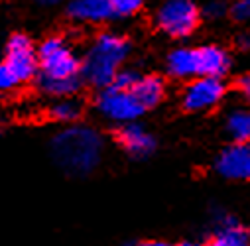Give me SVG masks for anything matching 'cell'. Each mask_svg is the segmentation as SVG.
<instances>
[{
    "mask_svg": "<svg viewBox=\"0 0 250 246\" xmlns=\"http://www.w3.org/2000/svg\"><path fill=\"white\" fill-rule=\"evenodd\" d=\"M209 242L215 246H248L250 228L242 225L232 213L219 209L211 215V232Z\"/></svg>",
    "mask_w": 250,
    "mask_h": 246,
    "instance_id": "9",
    "label": "cell"
},
{
    "mask_svg": "<svg viewBox=\"0 0 250 246\" xmlns=\"http://www.w3.org/2000/svg\"><path fill=\"white\" fill-rule=\"evenodd\" d=\"M236 45L242 49V51H250V34L248 32H242L236 36Z\"/></svg>",
    "mask_w": 250,
    "mask_h": 246,
    "instance_id": "24",
    "label": "cell"
},
{
    "mask_svg": "<svg viewBox=\"0 0 250 246\" xmlns=\"http://www.w3.org/2000/svg\"><path fill=\"white\" fill-rule=\"evenodd\" d=\"M36 79H38L40 91L51 99L73 97L85 85L81 77H43V75H38Z\"/></svg>",
    "mask_w": 250,
    "mask_h": 246,
    "instance_id": "15",
    "label": "cell"
},
{
    "mask_svg": "<svg viewBox=\"0 0 250 246\" xmlns=\"http://www.w3.org/2000/svg\"><path fill=\"white\" fill-rule=\"evenodd\" d=\"M114 138H116V144L122 148V152L130 156L132 160H148L150 156H154L158 148L156 136L144 124H140L138 120L118 124Z\"/></svg>",
    "mask_w": 250,
    "mask_h": 246,
    "instance_id": "8",
    "label": "cell"
},
{
    "mask_svg": "<svg viewBox=\"0 0 250 246\" xmlns=\"http://www.w3.org/2000/svg\"><path fill=\"white\" fill-rule=\"evenodd\" d=\"M2 61L16 73V77L24 83H30L40 73V57L38 47L26 34H12L6 41Z\"/></svg>",
    "mask_w": 250,
    "mask_h": 246,
    "instance_id": "7",
    "label": "cell"
},
{
    "mask_svg": "<svg viewBox=\"0 0 250 246\" xmlns=\"http://www.w3.org/2000/svg\"><path fill=\"white\" fill-rule=\"evenodd\" d=\"M229 16L236 24H248L250 22V0H232L229 6Z\"/></svg>",
    "mask_w": 250,
    "mask_h": 246,
    "instance_id": "21",
    "label": "cell"
},
{
    "mask_svg": "<svg viewBox=\"0 0 250 246\" xmlns=\"http://www.w3.org/2000/svg\"><path fill=\"white\" fill-rule=\"evenodd\" d=\"M140 75H142V73H138L136 69L120 67V71L116 73L112 85H116V87H120V89H128V91H132V87L136 85V81L140 79Z\"/></svg>",
    "mask_w": 250,
    "mask_h": 246,
    "instance_id": "22",
    "label": "cell"
},
{
    "mask_svg": "<svg viewBox=\"0 0 250 246\" xmlns=\"http://www.w3.org/2000/svg\"><path fill=\"white\" fill-rule=\"evenodd\" d=\"M34 2H36L38 6H42V8H53V6H57V4L63 2V0H34Z\"/></svg>",
    "mask_w": 250,
    "mask_h": 246,
    "instance_id": "25",
    "label": "cell"
},
{
    "mask_svg": "<svg viewBox=\"0 0 250 246\" xmlns=\"http://www.w3.org/2000/svg\"><path fill=\"white\" fill-rule=\"evenodd\" d=\"M132 43L126 36L116 32H101L81 57V79L93 89L112 85L116 73L128 61Z\"/></svg>",
    "mask_w": 250,
    "mask_h": 246,
    "instance_id": "2",
    "label": "cell"
},
{
    "mask_svg": "<svg viewBox=\"0 0 250 246\" xmlns=\"http://www.w3.org/2000/svg\"><path fill=\"white\" fill-rule=\"evenodd\" d=\"M215 171L227 181H250V144L232 142L215 158Z\"/></svg>",
    "mask_w": 250,
    "mask_h": 246,
    "instance_id": "10",
    "label": "cell"
},
{
    "mask_svg": "<svg viewBox=\"0 0 250 246\" xmlns=\"http://www.w3.org/2000/svg\"><path fill=\"white\" fill-rule=\"evenodd\" d=\"M40 73L43 77H81V57L63 36H49L38 45Z\"/></svg>",
    "mask_w": 250,
    "mask_h": 246,
    "instance_id": "4",
    "label": "cell"
},
{
    "mask_svg": "<svg viewBox=\"0 0 250 246\" xmlns=\"http://www.w3.org/2000/svg\"><path fill=\"white\" fill-rule=\"evenodd\" d=\"M166 73L177 81H189L199 77V61L197 47L177 45L166 55Z\"/></svg>",
    "mask_w": 250,
    "mask_h": 246,
    "instance_id": "12",
    "label": "cell"
},
{
    "mask_svg": "<svg viewBox=\"0 0 250 246\" xmlns=\"http://www.w3.org/2000/svg\"><path fill=\"white\" fill-rule=\"evenodd\" d=\"M227 97L223 77L199 75L187 81L181 93V108L185 112H205L219 106Z\"/></svg>",
    "mask_w": 250,
    "mask_h": 246,
    "instance_id": "6",
    "label": "cell"
},
{
    "mask_svg": "<svg viewBox=\"0 0 250 246\" xmlns=\"http://www.w3.org/2000/svg\"><path fill=\"white\" fill-rule=\"evenodd\" d=\"M51 162L71 177H87L93 173L104 156V138L99 130L87 124H65L63 130L49 140Z\"/></svg>",
    "mask_w": 250,
    "mask_h": 246,
    "instance_id": "1",
    "label": "cell"
},
{
    "mask_svg": "<svg viewBox=\"0 0 250 246\" xmlns=\"http://www.w3.org/2000/svg\"><path fill=\"white\" fill-rule=\"evenodd\" d=\"M47 114L59 124H73V122H79V118L83 116V102L77 99V95L55 99Z\"/></svg>",
    "mask_w": 250,
    "mask_h": 246,
    "instance_id": "17",
    "label": "cell"
},
{
    "mask_svg": "<svg viewBox=\"0 0 250 246\" xmlns=\"http://www.w3.org/2000/svg\"><path fill=\"white\" fill-rule=\"evenodd\" d=\"M229 6L230 4L227 0H209V2L201 8V14H203V18L217 22V20H223L225 16H229Z\"/></svg>",
    "mask_w": 250,
    "mask_h": 246,
    "instance_id": "19",
    "label": "cell"
},
{
    "mask_svg": "<svg viewBox=\"0 0 250 246\" xmlns=\"http://www.w3.org/2000/svg\"><path fill=\"white\" fill-rule=\"evenodd\" d=\"M65 14L69 20L77 24H106L108 20L116 18L110 6V0H69L65 6Z\"/></svg>",
    "mask_w": 250,
    "mask_h": 246,
    "instance_id": "11",
    "label": "cell"
},
{
    "mask_svg": "<svg viewBox=\"0 0 250 246\" xmlns=\"http://www.w3.org/2000/svg\"><path fill=\"white\" fill-rule=\"evenodd\" d=\"M197 61H199V75L211 77H227L232 67L230 51L217 43L197 45Z\"/></svg>",
    "mask_w": 250,
    "mask_h": 246,
    "instance_id": "13",
    "label": "cell"
},
{
    "mask_svg": "<svg viewBox=\"0 0 250 246\" xmlns=\"http://www.w3.org/2000/svg\"><path fill=\"white\" fill-rule=\"evenodd\" d=\"M95 106L99 114L112 122V124H126L132 120H140V116L146 112V108L140 104L136 95L128 89H120L116 85H108L104 89H99Z\"/></svg>",
    "mask_w": 250,
    "mask_h": 246,
    "instance_id": "5",
    "label": "cell"
},
{
    "mask_svg": "<svg viewBox=\"0 0 250 246\" xmlns=\"http://www.w3.org/2000/svg\"><path fill=\"white\" fill-rule=\"evenodd\" d=\"M146 4V0H110V6L116 18H130L136 16Z\"/></svg>",
    "mask_w": 250,
    "mask_h": 246,
    "instance_id": "18",
    "label": "cell"
},
{
    "mask_svg": "<svg viewBox=\"0 0 250 246\" xmlns=\"http://www.w3.org/2000/svg\"><path fill=\"white\" fill-rule=\"evenodd\" d=\"M22 85V81L16 77V73L0 59V93H10L14 89H18Z\"/></svg>",
    "mask_w": 250,
    "mask_h": 246,
    "instance_id": "20",
    "label": "cell"
},
{
    "mask_svg": "<svg viewBox=\"0 0 250 246\" xmlns=\"http://www.w3.org/2000/svg\"><path fill=\"white\" fill-rule=\"evenodd\" d=\"M236 91L250 104V73H246V75H242V77L236 79Z\"/></svg>",
    "mask_w": 250,
    "mask_h": 246,
    "instance_id": "23",
    "label": "cell"
},
{
    "mask_svg": "<svg viewBox=\"0 0 250 246\" xmlns=\"http://www.w3.org/2000/svg\"><path fill=\"white\" fill-rule=\"evenodd\" d=\"M225 130L232 142L250 144V106H236L225 118Z\"/></svg>",
    "mask_w": 250,
    "mask_h": 246,
    "instance_id": "16",
    "label": "cell"
},
{
    "mask_svg": "<svg viewBox=\"0 0 250 246\" xmlns=\"http://www.w3.org/2000/svg\"><path fill=\"white\" fill-rule=\"evenodd\" d=\"M132 93L136 95V99L140 101V104L146 110H152L164 102V99L167 95V83L164 77H160L156 73L140 75V79L132 87Z\"/></svg>",
    "mask_w": 250,
    "mask_h": 246,
    "instance_id": "14",
    "label": "cell"
},
{
    "mask_svg": "<svg viewBox=\"0 0 250 246\" xmlns=\"http://www.w3.org/2000/svg\"><path fill=\"white\" fill-rule=\"evenodd\" d=\"M201 20L203 14L195 0H162L152 16L156 30L171 40H185L193 36Z\"/></svg>",
    "mask_w": 250,
    "mask_h": 246,
    "instance_id": "3",
    "label": "cell"
}]
</instances>
